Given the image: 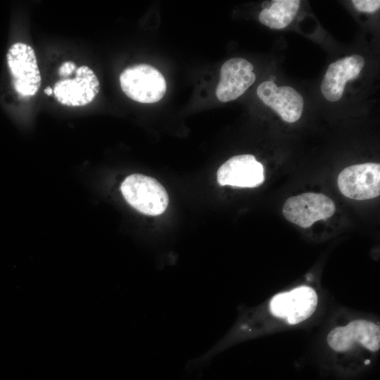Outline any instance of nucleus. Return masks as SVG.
I'll use <instances>...</instances> for the list:
<instances>
[{"label": "nucleus", "instance_id": "f257e3e1", "mask_svg": "<svg viewBox=\"0 0 380 380\" xmlns=\"http://www.w3.org/2000/svg\"><path fill=\"white\" fill-rule=\"evenodd\" d=\"M120 189L126 201L145 215H160L168 205L165 189L153 177L132 174L125 179Z\"/></svg>", "mask_w": 380, "mask_h": 380}, {"label": "nucleus", "instance_id": "f03ea898", "mask_svg": "<svg viewBox=\"0 0 380 380\" xmlns=\"http://www.w3.org/2000/svg\"><path fill=\"white\" fill-rule=\"evenodd\" d=\"M122 91L129 99L141 103L159 101L165 94V77L156 68L137 64L125 69L119 77Z\"/></svg>", "mask_w": 380, "mask_h": 380}, {"label": "nucleus", "instance_id": "7ed1b4c3", "mask_svg": "<svg viewBox=\"0 0 380 380\" xmlns=\"http://www.w3.org/2000/svg\"><path fill=\"white\" fill-rule=\"evenodd\" d=\"M329 348L338 353L357 349L376 353L380 348L379 324L367 319H355L334 327L327 335Z\"/></svg>", "mask_w": 380, "mask_h": 380}, {"label": "nucleus", "instance_id": "20e7f679", "mask_svg": "<svg viewBox=\"0 0 380 380\" xmlns=\"http://www.w3.org/2000/svg\"><path fill=\"white\" fill-rule=\"evenodd\" d=\"M6 62L16 93L23 98L34 96L41 87L42 77L33 48L23 42L12 44Z\"/></svg>", "mask_w": 380, "mask_h": 380}, {"label": "nucleus", "instance_id": "39448f33", "mask_svg": "<svg viewBox=\"0 0 380 380\" xmlns=\"http://www.w3.org/2000/svg\"><path fill=\"white\" fill-rule=\"evenodd\" d=\"M317 303L316 291L308 286H300L274 296L268 303V310L286 324L296 325L310 318Z\"/></svg>", "mask_w": 380, "mask_h": 380}, {"label": "nucleus", "instance_id": "423d86ee", "mask_svg": "<svg viewBox=\"0 0 380 380\" xmlns=\"http://www.w3.org/2000/svg\"><path fill=\"white\" fill-rule=\"evenodd\" d=\"M335 211V204L330 198L311 192L289 198L282 209L287 220L302 228H308L318 220H326Z\"/></svg>", "mask_w": 380, "mask_h": 380}, {"label": "nucleus", "instance_id": "0eeeda50", "mask_svg": "<svg viewBox=\"0 0 380 380\" xmlns=\"http://www.w3.org/2000/svg\"><path fill=\"white\" fill-rule=\"evenodd\" d=\"M341 194L355 200H368L380 194V165L366 163L348 166L338 177Z\"/></svg>", "mask_w": 380, "mask_h": 380}, {"label": "nucleus", "instance_id": "6e6552de", "mask_svg": "<svg viewBox=\"0 0 380 380\" xmlns=\"http://www.w3.org/2000/svg\"><path fill=\"white\" fill-rule=\"evenodd\" d=\"M100 90L96 75L89 66L78 67L73 78L62 79L53 87V94L61 104L69 107L86 106L95 99Z\"/></svg>", "mask_w": 380, "mask_h": 380}, {"label": "nucleus", "instance_id": "1a4fd4ad", "mask_svg": "<svg viewBox=\"0 0 380 380\" xmlns=\"http://www.w3.org/2000/svg\"><path fill=\"white\" fill-rule=\"evenodd\" d=\"M253 65L242 58L227 60L220 68L215 94L221 102H228L241 96L255 81Z\"/></svg>", "mask_w": 380, "mask_h": 380}, {"label": "nucleus", "instance_id": "9d476101", "mask_svg": "<svg viewBox=\"0 0 380 380\" xmlns=\"http://www.w3.org/2000/svg\"><path fill=\"white\" fill-rule=\"evenodd\" d=\"M217 178L221 186L257 187L265 180L264 167L253 155L235 156L220 167Z\"/></svg>", "mask_w": 380, "mask_h": 380}, {"label": "nucleus", "instance_id": "9b49d317", "mask_svg": "<svg viewBox=\"0 0 380 380\" xmlns=\"http://www.w3.org/2000/svg\"><path fill=\"white\" fill-rule=\"evenodd\" d=\"M257 95L285 122H294L302 115L303 96L291 87H277L273 81H265L258 87Z\"/></svg>", "mask_w": 380, "mask_h": 380}, {"label": "nucleus", "instance_id": "f8f14e48", "mask_svg": "<svg viewBox=\"0 0 380 380\" xmlns=\"http://www.w3.org/2000/svg\"><path fill=\"white\" fill-rule=\"evenodd\" d=\"M364 65V58L357 54L344 57L331 63L320 87L324 97L331 102L340 100L347 81L357 77Z\"/></svg>", "mask_w": 380, "mask_h": 380}, {"label": "nucleus", "instance_id": "ddd939ff", "mask_svg": "<svg viewBox=\"0 0 380 380\" xmlns=\"http://www.w3.org/2000/svg\"><path fill=\"white\" fill-rule=\"evenodd\" d=\"M300 1L299 0H276L263 8L258 16L260 22L271 29H283L296 16Z\"/></svg>", "mask_w": 380, "mask_h": 380}, {"label": "nucleus", "instance_id": "4468645a", "mask_svg": "<svg viewBox=\"0 0 380 380\" xmlns=\"http://www.w3.org/2000/svg\"><path fill=\"white\" fill-rule=\"evenodd\" d=\"M352 3L355 8L361 12L374 13L380 7L379 0H353Z\"/></svg>", "mask_w": 380, "mask_h": 380}, {"label": "nucleus", "instance_id": "2eb2a0df", "mask_svg": "<svg viewBox=\"0 0 380 380\" xmlns=\"http://www.w3.org/2000/svg\"><path fill=\"white\" fill-rule=\"evenodd\" d=\"M77 67L75 63L71 61H67L63 62L58 68V72L61 77L63 79L68 78L75 72Z\"/></svg>", "mask_w": 380, "mask_h": 380}, {"label": "nucleus", "instance_id": "dca6fc26", "mask_svg": "<svg viewBox=\"0 0 380 380\" xmlns=\"http://www.w3.org/2000/svg\"><path fill=\"white\" fill-rule=\"evenodd\" d=\"M44 92L46 95L51 96L53 94V89L48 86L44 89Z\"/></svg>", "mask_w": 380, "mask_h": 380}]
</instances>
